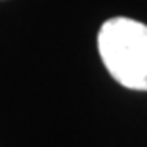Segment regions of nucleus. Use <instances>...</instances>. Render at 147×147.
<instances>
[{
	"label": "nucleus",
	"instance_id": "1",
	"mask_svg": "<svg viewBox=\"0 0 147 147\" xmlns=\"http://www.w3.org/2000/svg\"><path fill=\"white\" fill-rule=\"evenodd\" d=\"M98 48L119 84L147 92V25L128 17L107 19L99 29Z\"/></svg>",
	"mask_w": 147,
	"mask_h": 147
}]
</instances>
